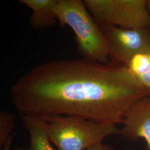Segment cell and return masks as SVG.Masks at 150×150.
<instances>
[{
  "mask_svg": "<svg viewBox=\"0 0 150 150\" xmlns=\"http://www.w3.org/2000/svg\"><path fill=\"white\" fill-rule=\"evenodd\" d=\"M119 64L84 58L45 62L14 82L11 101L21 115L122 123L130 108L150 92Z\"/></svg>",
  "mask_w": 150,
  "mask_h": 150,
  "instance_id": "cell-1",
  "label": "cell"
},
{
  "mask_svg": "<svg viewBox=\"0 0 150 150\" xmlns=\"http://www.w3.org/2000/svg\"><path fill=\"white\" fill-rule=\"evenodd\" d=\"M56 12L60 25L67 26L74 32L82 58L103 64L111 62L107 41L83 1L58 0Z\"/></svg>",
  "mask_w": 150,
  "mask_h": 150,
  "instance_id": "cell-2",
  "label": "cell"
},
{
  "mask_svg": "<svg viewBox=\"0 0 150 150\" xmlns=\"http://www.w3.org/2000/svg\"><path fill=\"white\" fill-rule=\"evenodd\" d=\"M45 118L51 142L59 150H85L101 144L106 137L120 134L116 125L101 123L75 116Z\"/></svg>",
  "mask_w": 150,
  "mask_h": 150,
  "instance_id": "cell-3",
  "label": "cell"
},
{
  "mask_svg": "<svg viewBox=\"0 0 150 150\" xmlns=\"http://www.w3.org/2000/svg\"><path fill=\"white\" fill-rule=\"evenodd\" d=\"M98 25L123 28H148L150 15L147 0H83Z\"/></svg>",
  "mask_w": 150,
  "mask_h": 150,
  "instance_id": "cell-4",
  "label": "cell"
},
{
  "mask_svg": "<svg viewBox=\"0 0 150 150\" xmlns=\"http://www.w3.org/2000/svg\"><path fill=\"white\" fill-rule=\"evenodd\" d=\"M107 41L111 62L127 64L137 54L150 51L148 28H123L111 25H99Z\"/></svg>",
  "mask_w": 150,
  "mask_h": 150,
  "instance_id": "cell-5",
  "label": "cell"
},
{
  "mask_svg": "<svg viewBox=\"0 0 150 150\" xmlns=\"http://www.w3.org/2000/svg\"><path fill=\"white\" fill-rule=\"evenodd\" d=\"M120 129V135L129 141L144 139L150 150V96L141 99L130 108Z\"/></svg>",
  "mask_w": 150,
  "mask_h": 150,
  "instance_id": "cell-6",
  "label": "cell"
},
{
  "mask_svg": "<svg viewBox=\"0 0 150 150\" xmlns=\"http://www.w3.org/2000/svg\"><path fill=\"white\" fill-rule=\"evenodd\" d=\"M20 2L32 11L29 24L33 30L51 27L58 21L56 12L58 0H20Z\"/></svg>",
  "mask_w": 150,
  "mask_h": 150,
  "instance_id": "cell-7",
  "label": "cell"
},
{
  "mask_svg": "<svg viewBox=\"0 0 150 150\" xmlns=\"http://www.w3.org/2000/svg\"><path fill=\"white\" fill-rule=\"evenodd\" d=\"M22 121L29 134L28 150H55L51 145L45 118L21 115Z\"/></svg>",
  "mask_w": 150,
  "mask_h": 150,
  "instance_id": "cell-8",
  "label": "cell"
},
{
  "mask_svg": "<svg viewBox=\"0 0 150 150\" xmlns=\"http://www.w3.org/2000/svg\"><path fill=\"white\" fill-rule=\"evenodd\" d=\"M125 66L150 92V51L136 54Z\"/></svg>",
  "mask_w": 150,
  "mask_h": 150,
  "instance_id": "cell-9",
  "label": "cell"
},
{
  "mask_svg": "<svg viewBox=\"0 0 150 150\" xmlns=\"http://www.w3.org/2000/svg\"><path fill=\"white\" fill-rule=\"evenodd\" d=\"M16 118L11 112L2 111L0 113V146H3L11 137L14 129Z\"/></svg>",
  "mask_w": 150,
  "mask_h": 150,
  "instance_id": "cell-10",
  "label": "cell"
},
{
  "mask_svg": "<svg viewBox=\"0 0 150 150\" xmlns=\"http://www.w3.org/2000/svg\"><path fill=\"white\" fill-rule=\"evenodd\" d=\"M85 150H115L112 146L103 143L99 144Z\"/></svg>",
  "mask_w": 150,
  "mask_h": 150,
  "instance_id": "cell-11",
  "label": "cell"
},
{
  "mask_svg": "<svg viewBox=\"0 0 150 150\" xmlns=\"http://www.w3.org/2000/svg\"><path fill=\"white\" fill-rule=\"evenodd\" d=\"M12 136L9 138V139L7 140V141L6 142L5 144L3 146V149L2 150H11V145L12 142ZM15 150H28L24 149L20 146H17L15 149Z\"/></svg>",
  "mask_w": 150,
  "mask_h": 150,
  "instance_id": "cell-12",
  "label": "cell"
},
{
  "mask_svg": "<svg viewBox=\"0 0 150 150\" xmlns=\"http://www.w3.org/2000/svg\"><path fill=\"white\" fill-rule=\"evenodd\" d=\"M147 8L149 11L150 15V0H147Z\"/></svg>",
  "mask_w": 150,
  "mask_h": 150,
  "instance_id": "cell-13",
  "label": "cell"
}]
</instances>
